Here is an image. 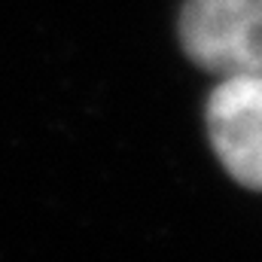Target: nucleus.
Instances as JSON below:
<instances>
[{
  "label": "nucleus",
  "instance_id": "1",
  "mask_svg": "<svg viewBox=\"0 0 262 262\" xmlns=\"http://www.w3.org/2000/svg\"><path fill=\"white\" fill-rule=\"evenodd\" d=\"M180 43L210 73H262V0H186Z\"/></svg>",
  "mask_w": 262,
  "mask_h": 262
},
{
  "label": "nucleus",
  "instance_id": "2",
  "mask_svg": "<svg viewBox=\"0 0 262 262\" xmlns=\"http://www.w3.org/2000/svg\"><path fill=\"white\" fill-rule=\"evenodd\" d=\"M204 122L220 165L262 192V73H232L207 98Z\"/></svg>",
  "mask_w": 262,
  "mask_h": 262
}]
</instances>
